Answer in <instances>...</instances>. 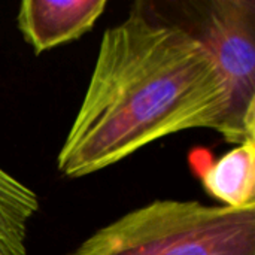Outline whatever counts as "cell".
I'll return each mask as SVG.
<instances>
[{"mask_svg":"<svg viewBox=\"0 0 255 255\" xmlns=\"http://www.w3.org/2000/svg\"><path fill=\"white\" fill-rule=\"evenodd\" d=\"M227 87L208 48L182 24L140 9L109 27L57 157L67 178L103 170L170 134H223Z\"/></svg>","mask_w":255,"mask_h":255,"instance_id":"1","label":"cell"},{"mask_svg":"<svg viewBox=\"0 0 255 255\" xmlns=\"http://www.w3.org/2000/svg\"><path fill=\"white\" fill-rule=\"evenodd\" d=\"M67 255H255V206L155 200L99 229Z\"/></svg>","mask_w":255,"mask_h":255,"instance_id":"2","label":"cell"},{"mask_svg":"<svg viewBox=\"0 0 255 255\" xmlns=\"http://www.w3.org/2000/svg\"><path fill=\"white\" fill-rule=\"evenodd\" d=\"M182 7L178 22L208 48L227 87L221 136L236 145L255 139V1H188Z\"/></svg>","mask_w":255,"mask_h":255,"instance_id":"3","label":"cell"},{"mask_svg":"<svg viewBox=\"0 0 255 255\" xmlns=\"http://www.w3.org/2000/svg\"><path fill=\"white\" fill-rule=\"evenodd\" d=\"M106 4V0H24L16 22L31 49L42 54L90 31Z\"/></svg>","mask_w":255,"mask_h":255,"instance_id":"4","label":"cell"},{"mask_svg":"<svg viewBox=\"0 0 255 255\" xmlns=\"http://www.w3.org/2000/svg\"><path fill=\"white\" fill-rule=\"evenodd\" d=\"M190 164L206 193L221 206H255V139L236 145L217 160L208 151L196 149Z\"/></svg>","mask_w":255,"mask_h":255,"instance_id":"5","label":"cell"},{"mask_svg":"<svg viewBox=\"0 0 255 255\" xmlns=\"http://www.w3.org/2000/svg\"><path fill=\"white\" fill-rule=\"evenodd\" d=\"M39 197L0 166V255H27V235Z\"/></svg>","mask_w":255,"mask_h":255,"instance_id":"6","label":"cell"}]
</instances>
